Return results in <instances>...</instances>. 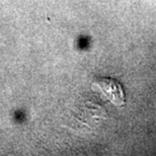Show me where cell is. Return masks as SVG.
<instances>
[{
	"instance_id": "6da1fadb",
	"label": "cell",
	"mask_w": 156,
	"mask_h": 156,
	"mask_svg": "<svg viewBox=\"0 0 156 156\" xmlns=\"http://www.w3.org/2000/svg\"><path fill=\"white\" fill-rule=\"evenodd\" d=\"M95 84L101 90L105 98L112 102L115 107L123 108L126 105V96L122 84L117 79L110 77L98 78Z\"/></svg>"
}]
</instances>
